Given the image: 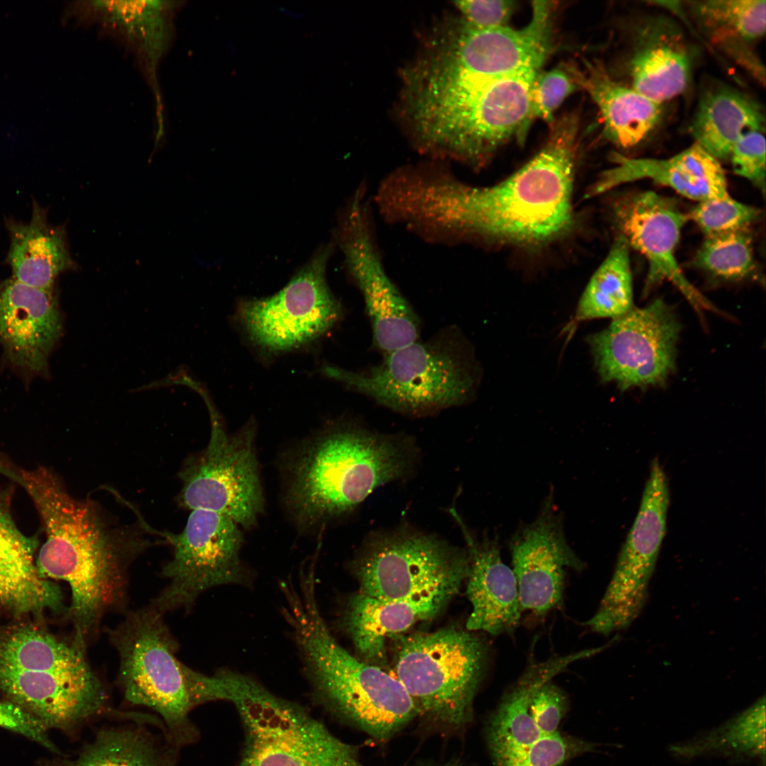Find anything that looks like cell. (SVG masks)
<instances>
[{"label":"cell","instance_id":"cell-31","mask_svg":"<svg viewBox=\"0 0 766 766\" xmlns=\"http://www.w3.org/2000/svg\"><path fill=\"white\" fill-rule=\"evenodd\" d=\"M751 130H765V114L753 99L731 87L717 86L701 96L690 132L718 160L730 158L738 139Z\"/></svg>","mask_w":766,"mask_h":766},{"label":"cell","instance_id":"cell-11","mask_svg":"<svg viewBox=\"0 0 766 766\" xmlns=\"http://www.w3.org/2000/svg\"><path fill=\"white\" fill-rule=\"evenodd\" d=\"M206 447L187 460L179 472V504L224 514L244 531L254 529L265 511L257 449V426L246 422L228 433L211 407Z\"/></svg>","mask_w":766,"mask_h":766},{"label":"cell","instance_id":"cell-7","mask_svg":"<svg viewBox=\"0 0 766 766\" xmlns=\"http://www.w3.org/2000/svg\"><path fill=\"white\" fill-rule=\"evenodd\" d=\"M164 616L149 604L128 613L108 633L118 655V682L126 699L157 712L175 740L184 742L194 735L190 712L226 701V693L216 672L207 675L178 660V644Z\"/></svg>","mask_w":766,"mask_h":766},{"label":"cell","instance_id":"cell-24","mask_svg":"<svg viewBox=\"0 0 766 766\" xmlns=\"http://www.w3.org/2000/svg\"><path fill=\"white\" fill-rule=\"evenodd\" d=\"M462 528L470 560L466 594L472 605L466 629L492 635L511 633L522 613L514 573L502 561L496 539L475 541Z\"/></svg>","mask_w":766,"mask_h":766},{"label":"cell","instance_id":"cell-20","mask_svg":"<svg viewBox=\"0 0 766 766\" xmlns=\"http://www.w3.org/2000/svg\"><path fill=\"white\" fill-rule=\"evenodd\" d=\"M509 546L521 612L543 615L560 606L566 568L579 572L584 565L567 543L552 499L518 529Z\"/></svg>","mask_w":766,"mask_h":766},{"label":"cell","instance_id":"cell-41","mask_svg":"<svg viewBox=\"0 0 766 766\" xmlns=\"http://www.w3.org/2000/svg\"><path fill=\"white\" fill-rule=\"evenodd\" d=\"M567 699L562 689L550 680L532 695L530 714L544 736L557 732V729L567 710Z\"/></svg>","mask_w":766,"mask_h":766},{"label":"cell","instance_id":"cell-10","mask_svg":"<svg viewBox=\"0 0 766 766\" xmlns=\"http://www.w3.org/2000/svg\"><path fill=\"white\" fill-rule=\"evenodd\" d=\"M488 648L468 630L445 628L401 636L396 678L411 697L418 716L448 731L472 718V705L486 672Z\"/></svg>","mask_w":766,"mask_h":766},{"label":"cell","instance_id":"cell-30","mask_svg":"<svg viewBox=\"0 0 766 766\" xmlns=\"http://www.w3.org/2000/svg\"><path fill=\"white\" fill-rule=\"evenodd\" d=\"M72 12L94 17L119 32L141 55L153 72L169 46L176 2L170 1H94L79 2Z\"/></svg>","mask_w":766,"mask_h":766},{"label":"cell","instance_id":"cell-37","mask_svg":"<svg viewBox=\"0 0 766 766\" xmlns=\"http://www.w3.org/2000/svg\"><path fill=\"white\" fill-rule=\"evenodd\" d=\"M758 215L756 208L738 201L728 194L698 202L687 216L707 236L747 228Z\"/></svg>","mask_w":766,"mask_h":766},{"label":"cell","instance_id":"cell-14","mask_svg":"<svg viewBox=\"0 0 766 766\" xmlns=\"http://www.w3.org/2000/svg\"><path fill=\"white\" fill-rule=\"evenodd\" d=\"M371 204L367 189L358 187L341 213L335 239L347 274L363 297L373 345L384 355L417 340L420 321L386 271Z\"/></svg>","mask_w":766,"mask_h":766},{"label":"cell","instance_id":"cell-28","mask_svg":"<svg viewBox=\"0 0 766 766\" xmlns=\"http://www.w3.org/2000/svg\"><path fill=\"white\" fill-rule=\"evenodd\" d=\"M583 65L567 67L579 88L596 104L606 137L622 148L646 139L662 118V104L613 79L600 62L584 60Z\"/></svg>","mask_w":766,"mask_h":766},{"label":"cell","instance_id":"cell-1","mask_svg":"<svg viewBox=\"0 0 766 766\" xmlns=\"http://www.w3.org/2000/svg\"><path fill=\"white\" fill-rule=\"evenodd\" d=\"M553 125L540 152L494 185L469 184L443 165L423 170L407 198L409 221L416 236L447 246L496 243L539 247L567 235L574 223L578 120L570 115Z\"/></svg>","mask_w":766,"mask_h":766},{"label":"cell","instance_id":"cell-32","mask_svg":"<svg viewBox=\"0 0 766 766\" xmlns=\"http://www.w3.org/2000/svg\"><path fill=\"white\" fill-rule=\"evenodd\" d=\"M629 250L626 239L618 235L579 299L576 321L613 319L633 307Z\"/></svg>","mask_w":766,"mask_h":766},{"label":"cell","instance_id":"cell-17","mask_svg":"<svg viewBox=\"0 0 766 766\" xmlns=\"http://www.w3.org/2000/svg\"><path fill=\"white\" fill-rule=\"evenodd\" d=\"M680 324L662 300L633 307L587 337L602 382L619 389L662 385L675 369Z\"/></svg>","mask_w":766,"mask_h":766},{"label":"cell","instance_id":"cell-33","mask_svg":"<svg viewBox=\"0 0 766 766\" xmlns=\"http://www.w3.org/2000/svg\"><path fill=\"white\" fill-rule=\"evenodd\" d=\"M698 26L722 50L750 45L765 33V0L689 1Z\"/></svg>","mask_w":766,"mask_h":766},{"label":"cell","instance_id":"cell-26","mask_svg":"<svg viewBox=\"0 0 766 766\" xmlns=\"http://www.w3.org/2000/svg\"><path fill=\"white\" fill-rule=\"evenodd\" d=\"M635 34L631 87L662 104L682 94L690 81L693 55L681 30L669 20L655 17Z\"/></svg>","mask_w":766,"mask_h":766},{"label":"cell","instance_id":"cell-42","mask_svg":"<svg viewBox=\"0 0 766 766\" xmlns=\"http://www.w3.org/2000/svg\"><path fill=\"white\" fill-rule=\"evenodd\" d=\"M463 21L481 29L506 26L515 4L506 0H465L455 2Z\"/></svg>","mask_w":766,"mask_h":766},{"label":"cell","instance_id":"cell-39","mask_svg":"<svg viewBox=\"0 0 766 766\" xmlns=\"http://www.w3.org/2000/svg\"><path fill=\"white\" fill-rule=\"evenodd\" d=\"M593 747L592 743L556 732L542 736L502 766H563L567 760Z\"/></svg>","mask_w":766,"mask_h":766},{"label":"cell","instance_id":"cell-27","mask_svg":"<svg viewBox=\"0 0 766 766\" xmlns=\"http://www.w3.org/2000/svg\"><path fill=\"white\" fill-rule=\"evenodd\" d=\"M603 650L602 646L585 649L528 666L506 692L488 723V744L496 766L514 760L544 736L529 711L533 693L570 664L594 656Z\"/></svg>","mask_w":766,"mask_h":766},{"label":"cell","instance_id":"cell-2","mask_svg":"<svg viewBox=\"0 0 766 766\" xmlns=\"http://www.w3.org/2000/svg\"><path fill=\"white\" fill-rule=\"evenodd\" d=\"M11 477L30 496L45 529L38 570L69 584L74 638L87 645L104 616L126 606L128 569L148 543L129 528L111 526L96 504L72 497L46 467H18Z\"/></svg>","mask_w":766,"mask_h":766},{"label":"cell","instance_id":"cell-4","mask_svg":"<svg viewBox=\"0 0 766 766\" xmlns=\"http://www.w3.org/2000/svg\"><path fill=\"white\" fill-rule=\"evenodd\" d=\"M316 579L281 586L282 614L316 700L334 716L379 742L396 736L418 716L394 676L348 652L335 639L318 606Z\"/></svg>","mask_w":766,"mask_h":766},{"label":"cell","instance_id":"cell-18","mask_svg":"<svg viewBox=\"0 0 766 766\" xmlns=\"http://www.w3.org/2000/svg\"><path fill=\"white\" fill-rule=\"evenodd\" d=\"M669 503L667 479L655 460L611 579L597 611L586 622L592 631L609 635L629 626L641 612L665 535Z\"/></svg>","mask_w":766,"mask_h":766},{"label":"cell","instance_id":"cell-5","mask_svg":"<svg viewBox=\"0 0 766 766\" xmlns=\"http://www.w3.org/2000/svg\"><path fill=\"white\" fill-rule=\"evenodd\" d=\"M539 72L496 79L431 81L407 118L416 148L436 161L483 167L514 136L525 137L532 120L531 87Z\"/></svg>","mask_w":766,"mask_h":766},{"label":"cell","instance_id":"cell-21","mask_svg":"<svg viewBox=\"0 0 766 766\" xmlns=\"http://www.w3.org/2000/svg\"><path fill=\"white\" fill-rule=\"evenodd\" d=\"M616 221L629 247L648 262L645 294L664 280L672 283L697 309L713 306L684 274L675 250L687 214L670 199L654 192L637 193L623 200L616 209Z\"/></svg>","mask_w":766,"mask_h":766},{"label":"cell","instance_id":"cell-13","mask_svg":"<svg viewBox=\"0 0 766 766\" xmlns=\"http://www.w3.org/2000/svg\"><path fill=\"white\" fill-rule=\"evenodd\" d=\"M467 552L431 535L400 529L377 533L353 562L360 592L384 600L458 591L469 571Z\"/></svg>","mask_w":766,"mask_h":766},{"label":"cell","instance_id":"cell-40","mask_svg":"<svg viewBox=\"0 0 766 766\" xmlns=\"http://www.w3.org/2000/svg\"><path fill=\"white\" fill-rule=\"evenodd\" d=\"M766 142L764 131L745 133L734 145L730 158L734 172L765 191Z\"/></svg>","mask_w":766,"mask_h":766},{"label":"cell","instance_id":"cell-23","mask_svg":"<svg viewBox=\"0 0 766 766\" xmlns=\"http://www.w3.org/2000/svg\"><path fill=\"white\" fill-rule=\"evenodd\" d=\"M611 159L616 165L601 174L588 191L589 196L643 179L697 202L729 194L720 161L696 143L665 159L631 158L618 153L613 154Z\"/></svg>","mask_w":766,"mask_h":766},{"label":"cell","instance_id":"cell-36","mask_svg":"<svg viewBox=\"0 0 766 766\" xmlns=\"http://www.w3.org/2000/svg\"><path fill=\"white\" fill-rule=\"evenodd\" d=\"M694 261L697 267L722 279L751 277L756 265L748 228L707 235Z\"/></svg>","mask_w":766,"mask_h":766},{"label":"cell","instance_id":"cell-29","mask_svg":"<svg viewBox=\"0 0 766 766\" xmlns=\"http://www.w3.org/2000/svg\"><path fill=\"white\" fill-rule=\"evenodd\" d=\"M4 223L10 240L5 263L16 281L55 289L60 274L78 268L70 252L65 228L49 223L48 210L35 199L28 222L9 217Z\"/></svg>","mask_w":766,"mask_h":766},{"label":"cell","instance_id":"cell-9","mask_svg":"<svg viewBox=\"0 0 766 766\" xmlns=\"http://www.w3.org/2000/svg\"><path fill=\"white\" fill-rule=\"evenodd\" d=\"M216 672L244 728L238 766H367L356 746L335 736L300 705L248 675Z\"/></svg>","mask_w":766,"mask_h":766},{"label":"cell","instance_id":"cell-15","mask_svg":"<svg viewBox=\"0 0 766 766\" xmlns=\"http://www.w3.org/2000/svg\"><path fill=\"white\" fill-rule=\"evenodd\" d=\"M173 548L162 574L168 584L150 604L164 614L189 608L212 588L250 584L252 574L242 557V528L218 512L191 511L184 529L165 535Z\"/></svg>","mask_w":766,"mask_h":766},{"label":"cell","instance_id":"cell-3","mask_svg":"<svg viewBox=\"0 0 766 766\" xmlns=\"http://www.w3.org/2000/svg\"><path fill=\"white\" fill-rule=\"evenodd\" d=\"M412 459L402 438L348 423L328 426L279 455L282 510L299 533L318 535L376 488L403 477Z\"/></svg>","mask_w":766,"mask_h":766},{"label":"cell","instance_id":"cell-38","mask_svg":"<svg viewBox=\"0 0 766 766\" xmlns=\"http://www.w3.org/2000/svg\"><path fill=\"white\" fill-rule=\"evenodd\" d=\"M578 88L567 66L540 71L531 90L532 119L538 118L553 125L556 109Z\"/></svg>","mask_w":766,"mask_h":766},{"label":"cell","instance_id":"cell-16","mask_svg":"<svg viewBox=\"0 0 766 766\" xmlns=\"http://www.w3.org/2000/svg\"><path fill=\"white\" fill-rule=\"evenodd\" d=\"M332 245L313 256L288 284L272 296L244 299L237 318L257 348L279 354L308 345L327 333L342 316V306L326 277Z\"/></svg>","mask_w":766,"mask_h":766},{"label":"cell","instance_id":"cell-22","mask_svg":"<svg viewBox=\"0 0 766 766\" xmlns=\"http://www.w3.org/2000/svg\"><path fill=\"white\" fill-rule=\"evenodd\" d=\"M14 488L0 485V610L17 616L62 611L60 589L36 566L38 535L22 533L13 518Z\"/></svg>","mask_w":766,"mask_h":766},{"label":"cell","instance_id":"cell-12","mask_svg":"<svg viewBox=\"0 0 766 766\" xmlns=\"http://www.w3.org/2000/svg\"><path fill=\"white\" fill-rule=\"evenodd\" d=\"M555 6L552 1H533L529 23L519 29L476 28L462 20L430 39L426 62L440 73L474 79L540 70L551 48Z\"/></svg>","mask_w":766,"mask_h":766},{"label":"cell","instance_id":"cell-19","mask_svg":"<svg viewBox=\"0 0 766 766\" xmlns=\"http://www.w3.org/2000/svg\"><path fill=\"white\" fill-rule=\"evenodd\" d=\"M62 331L55 289L0 281V346L4 359L27 384L49 375V358Z\"/></svg>","mask_w":766,"mask_h":766},{"label":"cell","instance_id":"cell-43","mask_svg":"<svg viewBox=\"0 0 766 766\" xmlns=\"http://www.w3.org/2000/svg\"><path fill=\"white\" fill-rule=\"evenodd\" d=\"M0 726L57 751L47 734L48 728L37 718L9 701H0Z\"/></svg>","mask_w":766,"mask_h":766},{"label":"cell","instance_id":"cell-35","mask_svg":"<svg viewBox=\"0 0 766 766\" xmlns=\"http://www.w3.org/2000/svg\"><path fill=\"white\" fill-rule=\"evenodd\" d=\"M63 766H169L148 732L136 727L103 730L78 758Z\"/></svg>","mask_w":766,"mask_h":766},{"label":"cell","instance_id":"cell-25","mask_svg":"<svg viewBox=\"0 0 766 766\" xmlns=\"http://www.w3.org/2000/svg\"><path fill=\"white\" fill-rule=\"evenodd\" d=\"M457 592L445 589L396 600L359 592L348 602L344 626L362 660L379 667L385 662L387 637L433 618Z\"/></svg>","mask_w":766,"mask_h":766},{"label":"cell","instance_id":"cell-8","mask_svg":"<svg viewBox=\"0 0 766 766\" xmlns=\"http://www.w3.org/2000/svg\"><path fill=\"white\" fill-rule=\"evenodd\" d=\"M322 371L382 406L418 416L466 403L477 384L470 351L454 327L393 350L368 369L325 365Z\"/></svg>","mask_w":766,"mask_h":766},{"label":"cell","instance_id":"cell-44","mask_svg":"<svg viewBox=\"0 0 766 766\" xmlns=\"http://www.w3.org/2000/svg\"><path fill=\"white\" fill-rule=\"evenodd\" d=\"M426 766H465L457 760H449L444 763L430 765Z\"/></svg>","mask_w":766,"mask_h":766},{"label":"cell","instance_id":"cell-34","mask_svg":"<svg viewBox=\"0 0 766 766\" xmlns=\"http://www.w3.org/2000/svg\"><path fill=\"white\" fill-rule=\"evenodd\" d=\"M670 750L686 757L707 754L765 757V696L724 725L699 738L672 745Z\"/></svg>","mask_w":766,"mask_h":766},{"label":"cell","instance_id":"cell-6","mask_svg":"<svg viewBox=\"0 0 766 766\" xmlns=\"http://www.w3.org/2000/svg\"><path fill=\"white\" fill-rule=\"evenodd\" d=\"M84 645L28 623L0 624V692L47 728H70L108 711Z\"/></svg>","mask_w":766,"mask_h":766}]
</instances>
